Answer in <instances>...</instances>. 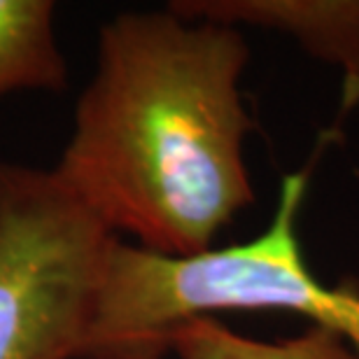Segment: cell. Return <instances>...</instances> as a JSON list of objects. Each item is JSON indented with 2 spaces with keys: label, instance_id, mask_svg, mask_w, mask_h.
I'll use <instances>...</instances> for the list:
<instances>
[{
  "label": "cell",
  "instance_id": "cell-3",
  "mask_svg": "<svg viewBox=\"0 0 359 359\" xmlns=\"http://www.w3.org/2000/svg\"><path fill=\"white\" fill-rule=\"evenodd\" d=\"M110 233L52 168L0 161V359H75Z\"/></svg>",
  "mask_w": 359,
  "mask_h": 359
},
{
  "label": "cell",
  "instance_id": "cell-4",
  "mask_svg": "<svg viewBox=\"0 0 359 359\" xmlns=\"http://www.w3.org/2000/svg\"><path fill=\"white\" fill-rule=\"evenodd\" d=\"M191 19L290 35L315 59L341 68L346 105L359 100V0H173Z\"/></svg>",
  "mask_w": 359,
  "mask_h": 359
},
{
  "label": "cell",
  "instance_id": "cell-2",
  "mask_svg": "<svg viewBox=\"0 0 359 359\" xmlns=\"http://www.w3.org/2000/svg\"><path fill=\"white\" fill-rule=\"evenodd\" d=\"M308 170L283 180L259 236L189 257L110 241L75 359H163L170 336L215 313L276 311L341 334L359 355V290L329 287L304 259L297 222Z\"/></svg>",
  "mask_w": 359,
  "mask_h": 359
},
{
  "label": "cell",
  "instance_id": "cell-5",
  "mask_svg": "<svg viewBox=\"0 0 359 359\" xmlns=\"http://www.w3.org/2000/svg\"><path fill=\"white\" fill-rule=\"evenodd\" d=\"M68 61L56 35L52 0H0V98L63 91Z\"/></svg>",
  "mask_w": 359,
  "mask_h": 359
},
{
  "label": "cell",
  "instance_id": "cell-1",
  "mask_svg": "<svg viewBox=\"0 0 359 359\" xmlns=\"http://www.w3.org/2000/svg\"><path fill=\"white\" fill-rule=\"evenodd\" d=\"M248 61L233 26L168 5L112 17L54 175L117 238L166 257L210 250L255 203Z\"/></svg>",
  "mask_w": 359,
  "mask_h": 359
},
{
  "label": "cell",
  "instance_id": "cell-6",
  "mask_svg": "<svg viewBox=\"0 0 359 359\" xmlns=\"http://www.w3.org/2000/svg\"><path fill=\"white\" fill-rule=\"evenodd\" d=\"M170 353L177 359H359L341 334L325 327H308L294 339L257 341L231 332L217 318L180 327L170 336Z\"/></svg>",
  "mask_w": 359,
  "mask_h": 359
}]
</instances>
